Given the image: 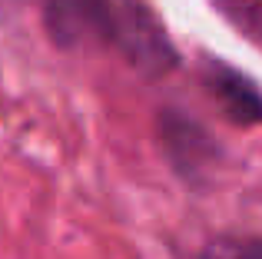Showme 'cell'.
I'll use <instances>...</instances> for the list:
<instances>
[{"mask_svg": "<svg viewBox=\"0 0 262 259\" xmlns=\"http://www.w3.org/2000/svg\"><path fill=\"white\" fill-rule=\"evenodd\" d=\"M113 53H120L146 80H166L183 63L166 24L146 0H116Z\"/></svg>", "mask_w": 262, "mask_h": 259, "instance_id": "6da1fadb", "label": "cell"}, {"mask_svg": "<svg viewBox=\"0 0 262 259\" xmlns=\"http://www.w3.org/2000/svg\"><path fill=\"white\" fill-rule=\"evenodd\" d=\"M156 143L173 173L189 186H199L212 176V169L223 163V146L216 136L199 123L192 113L179 110V106H160L156 110Z\"/></svg>", "mask_w": 262, "mask_h": 259, "instance_id": "7a4b0ae2", "label": "cell"}, {"mask_svg": "<svg viewBox=\"0 0 262 259\" xmlns=\"http://www.w3.org/2000/svg\"><path fill=\"white\" fill-rule=\"evenodd\" d=\"M43 30L60 50H113L116 0H43Z\"/></svg>", "mask_w": 262, "mask_h": 259, "instance_id": "3957f363", "label": "cell"}, {"mask_svg": "<svg viewBox=\"0 0 262 259\" xmlns=\"http://www.w3.org/2000/svg\"><path fill=\"white\" fill-rule=\"evenodd\" d=\"M199 83L232 126H262V90L223 57H199Z\"/></svg>", "mask_w": 262, "mask_h": 259, "instance_id": "277c9868", "label": "cell"}, {"mask_svg": "<svg viewBox=\"0 0 262 259\" xmlns=\"http://www.w3.org/2000/svg\"><path fill=\"white\" fill-rule=\"evenodd\" d=\"M209 4L239 37L262 50V0H209Z\"/></svg>", "mask_w": 262, "mask_h": 259, "instance_id": "5b68a950", "label": "cell"}, {"mask_svg": "<svg viewBox=\"0 0 262 259\" xmlns=\"http://www.w3.org/2000/svg\"><path fill=\"white\" fill-rule=\"evenodd\" d=\"M196 259H262V236H212Z\"/></svg>", "mask_w": 262, "mask_h": 259, "instance_id": "8992f818", "label": "cell"}]
</instances>
